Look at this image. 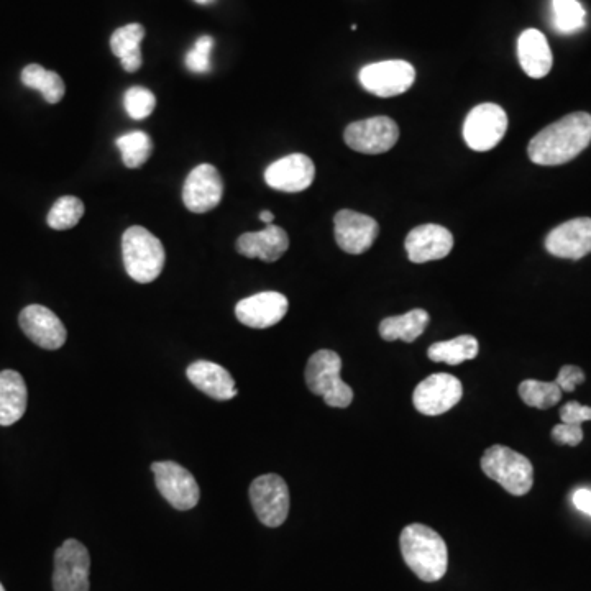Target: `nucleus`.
Listing matches in <instances>:
<instances>
[{
	"label": "nucleus",
	"instance_id": "obj_13",
	"mask_svg": "<svg viewBox=\"0 0 591 591\" xmlns=\"http://www.w3.org/2000/svg\"><path fill=\"white\" fill-rule=\"evenodd\" d=\"M335 242L345 253L362 255L373 247L380 225L373 217L342 209L334 217Z\"/></svg>",
	"mask_w": 591,
	"mask_h": 591
},
{
	"label": "nucleus",
	"instance_id": "obj_10",
	"mask_svg": "<svg viewBox=\"0 0 591 591\" xmlns=\"http://www.w3.org/2000/svg\"><path fill=\"white\" fill-rule=\"evenodd\" d=\"M156 488L168 503L179 511L196 508L201 498L196 478L179 463L155 462L152 465Z\"/></svg>",
	"mask_w": 591,
	"mask_h": 591
},
{
	"label": "nucleus",
	"instance_id": "obj_14",
	"mask_svg": "<svg viewBox=\"0 0 591 591\" xmlns=\"http://www.w3.org/2000/svg\"><path fill=\"white\" fill-rule=\"evenodd\" d=\"M224 196V181L216 166L199 165L184 183L183 202L194 214H204L219 206Z\"/></svg>",
	"mask_w": 591,
	"mask_h": 591
},
{
	"label": "nucleus",
	"instance_id": "obj_7",
	"mask_svg": "<svg viewBox=\"0 0 591 591\" xmlns=\"http://www.w3.org/2000/svg\"><path fill=\"white\" fill-rule=\"evenodd\" d=\"M250 503L263 526L280 527L289 514L288 485L276 473L262 475L250 485Z\"/></svg>",
	"mask_w": 591,
	"mask_h": 591
},
{
	"label": "nucleus",
	"instance_id": "obj_30",
	"mask_svg": "<svg viewBox=\"0 0 591 591\" xmlns=\"http://www.w3.org/2000/svg\"><path fill=\"white\" fill-rule=\"evenodd\" d=\"M552 15L555 30L570 35L582 30L587 12L578 0H552Z\"/></svg>",
	"mask_w": 591,
	"mask_h": 591
},
{
	"label": "nucleus",
	"instance_id": "obj_5",
	"mask_svg": "<svg viewBox=\"0 0 591 591\" xmlns=\"http://www.w3.org/2000/svg\"><path fill=\"white\" fill-rule=\"evenodd\" d=\"M482 470L486 477L500 483L513 496H524L534 485V467L531 460L516 450L493 445L482 457Z\"/></svg>",
	"mask_w": 591,
	"mask_h": 591
},
{
	"label": "nucleus",
	"instance_id": "obj_38",
	"mask_svg": "<svg viewBox=\"0 0 591 591\" xmlns=\"http://www.w3.org/2000/svg\"><path fill=\"white\" fill-rule=\"evenodd\" d=\"M260 220H262L263 224L270 225V224H273V220H275V216H273V212L262 211V212H260Z\"/></svg>",
	"mask_w": 591,
	"mask_h": 591
},
{
	"label": "nucleus",
	"instance_id": "obj_31",
	"mask_svg": "<svg viewBox=\"0 0 591 591\" xmlns=\"http://www.w3.org/2000/svg\"><path fill=\"white\" fill-rule=\"evenodd\" d=\"M84 216V204L74 196H63L51 207L48 225L55 230L73 229Z\"/></svg>",
	"mask_w": 591,
	"mask_h": 591
},
{
	"label": "nucleus",
	"instance_id": "obj_19",
	"mask_svg": "<svg viewBox=\"0 0 591 591\" xmlns=\"http://www.w3.org/2000/svg\"><path fill=\"white\" fill-rule=\"evenodd\" d=\"M547 252L557 258L580 260L591 253V219L567 220L555 227L546 239Z\"/></svg>",
	"mask_w": 591,
	"mask_h": 591
},
{
	"label": "nucleus",
	"instance_id": "obj_33",
	"mask_svg": "<svg viewBox=\"0 0 591 591\" xmlns=\"http://www.w3.org/2000/svg\"><path fill=\"white\" fill-rule=\"evenodd\" d=\"M212 48H214V38L209 37V35L197 38V42L194 43L193 48L188 51V55L184 58V65H186V68H188L191 73H211Z\"/></svg>",
	"mask_w": 591,
	"mask_h": 591
},
{
	"label": "nucleus",
	"instance_id": "obj_3",
	"mask_svg": "<svg viewBox=\"0 0 591 591\" xmlns=\"http://www.w3.org/2000/svg\"><path fill=\"white\" fill-rule=\"evenodd\" d=\"M125 271L142 285L152 283L165 268V247L158 237L140 225L125 230L122 237Z\"/></svg>",
	"mask_w": 591,
	"mask_h": 591
},
{
	"label": "nucleus",
	"instance_id": "obj_40",
	"mask_svg": "<svg viewBox=\"0 0 591 591\" xmlns=\"http://www.w3.org/2000/svg\"><path fill=\"white\" fill-rule=\"evenodd\" d=\"M0 591H5L4 587H2V583H0Z\"/></svg>",
	"mask_w": 591,
	"mask_h": 591
},
{
	"label": "nucleus",
	"instance_id": "obj_28",
	"mask_svg": "<svg viewBox=\"0 0 591 591\" xmlns=\"http://www.w3.org/2000/svg\"><path fill=\"white\" fill-rule=\"evenodd\" d=\"M115 145L122 153L124 165L130 170L145 165L153 152L152 138L148 137L147 133L140 132V130L125 133V135L115 140Z\"/></svg>",
	"mask_w": 591,
	"mask_h": 591
},
{
	"label": "nucleus",
	"instance_id": "obj_23",
	"mask_svg": "<svg viewBox=\"0 0 591 591\" xmlns=\"http://www.w3.org/2000/svg\"><path fill=\"white\" fill-rule=\"evenodd\" d=\"M28 391L19 372H0V426H12L27 411Z\"/></svg>",
	"mask_w": 591,
	"mask_h": 591
},
{
	"label": "nucleus",
	"instance_id": "obj_26",
	"mask_svg": "<svg viewBox=\"0 0 591 591\" xmlns=\"http://www.w3.org/2000/svg\"><path fill=\"white\" fill-rule=\"evenodd\" d=\"M478 340L472 335H460L452 340H445V342H437V344L431 345L427 350V355L431 358L432 362L447 363V365H460V363L467 362V360H473L477 358Z\"/></svg>",
	"mask_w": 591,
	"mask_h": 591
},
{
	"label": "nucleus",
	"instance_id": "obj_22",
	"mask_svg": "<svg viewBox=\"0 0 591 591\" xmlns=\"http://www.w3.org/2000/svg\"><path fill=\"white\" fill-rule=\"evenodd\" d=\"M518 58L524 73L532 79L546 78L554 65V56L546 35L536 28H529L521 33L518 40Z\"/></svg>",
	"mask_w": 591,
	"mask_h": 591
},
{
	"label": "nucleus",
	"instance_id": "obj_29",
	"mask_svg": "<svg viewBox=\"0 0 591 591\" xmlns=\"http://www.w3.org/2000/svg\"><path fill=\"white\" fill-rule=\"evenodd\" d=\"M564 391L555 381L526 380L519 385V396L531 408L549 409L560 403Z\"/></svg>",
	"mask_w": 591,
	"mask_h": 591
},
{
	"label": "nucleus",
	"instance_id": "obj_20",
	"mask_svg": "<svg viewBox=\"0 0 591 591\" xmlns=\"http://www.w3.org/2000/svg\"><path fill=\"white\" fill-rule=\"evenodd\" d=\"M289 248V237L278 225H265L260 232H247L237 240V252L243 257L258 258L273 263L280 260Z\"/></svg>",
	"mask_w": 591,
	"mask_h": 591
},
{
	"label": "nucleus",
	"instance_id": "obj_6",
	"mask_svg": "<svg viewBox=\"0 0 591 591\" xmlns=\"http://www.w3.org/2000/svg\"><path fill=\"white\" fill-rule=\"evenodd\" d=\"M508 130V115L498 104H480L468 112L463 138L475 152H488L503 140Z\"/></svg>",
	"mask_w": 591,
	"mask_h": 591
},
{
	"label": "nucleus",
	"instance_id": "obj_9",
	"mask_svg": "<svg viewBox=\"0 0 591 591\" xmlns=\"http://www.w3.org/2000/svg\"><path fill=\"white\" fill-rule=\"evenodd\" d=\"M344 138L345 143L355 152L381 155L390 152L398 143V124L386 115L358 120L345 129Z\"/></svg>",
	"mask_w": 591,
	"mask_h": 591
},
{
	"label": "nucleus",
	"instance_id": "obj_27",
	"mask_svg": "<svg viewBox=\"0 0 591 591\" xmlns=\"http://www.w3.org/2000/svg\"><path fill=\"white\" fill-rule=\"evenodd\" d=\"M23 86L38 91L48 104H58L65 97V81L55 71H48L40 65H28L22 71Z\"/></svg>",
	"mask_w": 591,
	"mask_h": 591
},
{
	"label": "nucleus",
	"instance_id": "obj_35",
	"mask_svg": "<svg viewBox=\"0 0 591 591\" xmlns=\"http://www.w3.org/2000/svg\"><path fill=\"white\" fill-rule=\"evenodd\" d=\"M583 381H585V373H583L582 368L565 365V367L560 368L555 383L564 393H572L578 385H582Z\"/></svg>",
	"mask_w": 591,
	"mask_h": 591
},
{
	"label": "nucleus",
	"instance_id": "obj_37",
	"mask_svg": "<svg viewBox=\"0 0 591 591\" xmlns=\"http://www.w3.org/2000/svg\"><path fill=\"white\" fill-rule=\"evenodd\" d=\"M572 501L573 504H575V508L580 509L582 513L588 514V516H591V490L580 488V490L573 493Z\"/></svg>",
	"mask_w": 591,
	"mask_h": 591
},
{
	"label": "nucleus",
	"instance_id": "obj_17",
	"mask_svg": "<svg viewBox=\"0 0 591 591\" xmlns=\"http://www.w3.org/2000/svg\"><path fill=\"white\" fill-rule=\"evenodd\" d=\"M289 303L285 294L276 291L253 294L235 306V316L243 326L252 329H268L278 324L286 316Z\"/></svg>",
	"mask_w": 591,
	"mask_h": 591
},
{
	"label": "nucleus",
	"instance_id": "obj_18",
	"mask_svg": "<svg viewBox=\"0 0 591 591\" xmlns=\"http://www.w3.org/2000/svg\"><path fill=\"white\" fill-rule=\"evenodd\" d=\"M404 247L413 263L436 262L452 252L454 235L442 225H419L409 232Z\"/></svg>",
	"mask_w": 591,
	"mask_h": 591
},
{
	"label": "nucleus",
	"instance_id": "obj_24",
	"mask_svg": "<svg viewBox=\"0 0 591 591\" xmlns=\"http://www.w3.org/2000/svg\"><path fill=\"white\" fill-rule=\"evenodd\" d=\"M145 28L140 23H129L117 28L110 38V50L119 58L127 73H135L142 68V45Z\"/></svg>",
	"mask_w": 591,
	"mask_h": 591
},
{
	"label": "nucleus",
	"instance_id": "obj_39",
	"mask_svg": "<svg viewBox=\"0 0 591 591\" xmlns=\"http://www.w3.org/2000/svg\"><path fill=\"white\" fill-rule=\"evenodd\" d=\"M194 2H196V4L209 5L212 4L214 0H194Z\"/></svg>",
	"mask_w": 591,
	"mask_h": 591
},
{
	"label": "nucleus",
	"instance_id": "obj_4",
	"mask_svg": "<svg viewBox=\"0 0 591 591\" xmlns=\"http://www.w3.org/2000/svg\"><path fill=\"white\" fill-rule=\"evenodd\" d=\"M340 370L342 358L332 350H319L307 362V388L322 396L330 408H349L353 401V390L340 378Z\"/></svg>",
	"mask_w": 591,
	"mask_h": 591
},
{
	"label": "nucleus",
	"instance_id": "obj_8",
	"mask_svg": "<svg viewBox=\"0 0 591 591\" xmlns=\"http://www.w3.org/2000/svg\"><path fill=\"white\" fill-rule=\"evenodd\" d=\"M360 84L378 97H394L413 88L416 69L408 61L390 60L372 63L360 69Z\"/></svg>",
	"mask_w": 591,
	"mask_h": 591
},
{
	"label": "nucleus",
	"instance_id": "obj_11",
	"mask_svg": "<svg viewBox=\"0 0 591 591\" xmlns=\"http://www.w3.org/2000/svg\"><path fill=\"white\" fill-rule=\"evenodd\" d=\"M463 396L462 381L449 373L427 376L416 386L414 408L424 416H440L455 408Z\"/></svg>",
	"mask_w": 591,
	"mask_h": 591
},
{
	"label": "nucleus",
	"instance_id": "obj_16",
	"mask_svg": "<svg viewBox=\"0 0 591 591\" xmlns=\"http://www.w3.org/2000/svg\"><path fill=\"white\" fill-rule=\"evenodd\" d=\"M316 178V166L303 153L283 156L271 163L265 171V181L270 188L283 193H301L309 188Z\"/></svg>",
	"mask_w": 591,
	"mask_h": 591
},
{
	"label": "nucleus",
	"instance_id": "obj_1",
	"mask_svg": "<svg viewBox=\"0 0 591 591\" xmlns=\"http://www.w3.org/2000/svg\"><path fill=\"white\" fill-rule=\"evenodd\" d=\"M590 143L591 115L575 112L537 133L527 147V155L536 165H564L577 158Z\"/></svg>",
	"mask_w": 591,
	"mask_h": 591
},
{
	"label": "nucleus",
	"instance_id": "obj_25",
	"mask_svg": "<svg viewBox=\"0 0 591 591\" xmlns=\"http://www.w3.org/2000/svg\"><path fill=\"white\" fill-rule=\"evenodd\" d=\"M429 324V314L424 309H413L403 316L386 317L380 324L381 339L386 342L403 340L413 344L419 339Z\"/></svg>",
	"mask_w": 591,
	"mask_h": 591
},
{
	"label": "nucleus",
	"instance_id": "obj_12",
	"mask_svg": "<svg viewBox=\"0 0 591 591\" xmlns=\"http://www.w3.org/2000/svg\"><path fill=\"white\" fill-rule=\"evenodd\" d=\"M91 557L86 547L76 539H68L55 552V591H89Z\"/></svg>",
	"mask_w": 591,
	"mask_h": 591
},
{
	"label": "nucleus",
	"instance_id": "obj_21",
	"mask_svg": "<svg viewBox=\"0 0 591 591\" xmlns=\"http://www.w3.org/2000/svg\"><path fill=\"white\" fill-rule=\"evenodd\" d=\"M186 375L197 390L217 401H229L239 393L232 375L217 363L207 360L191 363Z\"/></svg>",
	"mask_w": 591,
	"mask_h": 591
},
{
	"label": "nucleus",
	"instance_id": "obj_34",
	"mask_svg": "<svg viewBox=\"0 0 591 591\" xmlns=\"http://www.w3.org/2000/svg\"><path fill=\"white\" fill-rule=\"evenodd\" d=\"M552 439L560 445L577 447L578 444H582L583 440L582 426L562 422V424H559V426H555L554 429H552Z\"/></svg>",
	"mask_w": 591,
	"mask_h": 591
},
{
	"label": "nucleus",
	"instance_id": "obj_2",
	"mask_svg": "<svg viewBox=\"0 0 591 591\" xmlns=\"http://www.w3.org/2000/svg\"><path fill=\"white\" fill-rule=\"evenodd\" d=\"M404 562L422 582H439L449 567V550L439 532L424 524H409L399 537Z\"/></svg>",
	"mask_w": 591,
	"mask_h": 591
},
{
	"label": "nucleus",
	"instance_id": "obj_15",
	"mask_svg": "<svg viewBox=\"0 0 591 591\" xmlns=\"http://www.w3.org/2000/svg\"><path fill=\"white\" fill-rule=\"evenodd\" d=\"M19 322L23 334L42 349H61L68 339V332L60 317L40 304L25 307L20 312Z\"/></svg>",
	"mask_w": 591,
	"mask_h": 591
},
{
	"label": "nucleus",
	"instance_id": "obj_32",
	"mask_svg": "<svg viewBox=\"0 0 591 591\" xmlns=\"http://www.w3.org/2000/svg\"><path fill=\"white\" fill-rule=\"evenodd\" d=\"M124 106L133 120L147 119L155 110L156 97L150 89L133 86L125 92Z\"/></svg>",
	"mask_w": 591,
	"mask_h": 591
},
{
	"label": "nucleus",
	"instance_id": "obj_36",
	"mask_svg": "<svg viewBox=\"0 0 591 591\" xmlns=\"http://www.w3.org/2000/svg\"><path fill=\"white\" fill-rule=\"evenodd\" d=\"M560 419L567 424L582 426L583 422L591 421V406H583L578 401H570L560 409Z\"/></svg>",
	"mask_w": 591,
	"mask_h": 591
}]
</instances>
